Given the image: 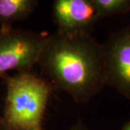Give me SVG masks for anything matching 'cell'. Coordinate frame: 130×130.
Returning a JSON list of instances; mask_svg holds the SVG:
<instances>
[{
    "label": "cell",
    "instance_id": "2",
    "mask_svg": "<svg viewBox=\"0 0 130 130\" xmlns=\"http://www.w3.org/2000/svg\"><path fill=\"white\" fill-rule=\"evenodd\" d=\"M3 116L11 130H44L43 119L53 86L30 72L7 74Z\"/></svg>",
    "mask_w": 130,
    "mask_h": 130
},
{
    "label": "cell",
    "instance_id": "5",
    "mask_svg": "<svg viewBox=\"0 0 130 130\" xmlns=\"http://www.w3.org/2000/svg\"><path fill=\"white\" fill-rule=\"evenodd\" d=\"M58 32L91 33L99 20L90 0H56L52 7Z\"/></svg>",
    "mask_w": 130,
    "mask_h": 130
},
{
    "label": "cell",
    "instance_id": "4",
    "mask_svg": "<svg viewBox=\"0 0 130 130\" xmlns=\"http://www.w3.org/2000/svg\"><path fill=\"white\" fill-rule=\"evenodd\" d=\"M102 50L106 85L130 99V25L111 33Z\"/></svg>",
    "mask_w": 130,
    "mask_h": 130
},
{
    "label": "cell",
    "instance_id": "7",
    "mask_svg": "<svg viewBox=\"0 0 130 130\" xmlns=\"http://www.w3.org/2000/svg\"><path fill=\"white\" fill-rule=\"evenodd\" d=\"M98 19L130 12V0H90Z\"/></svg>",
    "mask_w": 130,
    "mask_h": 130
},
{
    "label": "cell",
    "instance_id": "6",
    "mask_svg": "<svg viewBox=\"0 0 130 130\" xmlns=\"http://www.w3.org/2000/svg\"><path fill=\"white\" fill-rule=\"evenodd\" d=\"M38 5L37 0H0V29L14 28V23L30 17Z\"/></svg>",
    "mask_w": 130,
    "mask_h": 130
},
{
    "label": "cell",
    "instance_id": "10",
    "mask_svg": "<svg viewBox=\"0 0 130 130\" xmlns=\"http://www.w3.org/2000/svg\"><path fill=\"white\" fill-rule=\"evenodd\" d=\"M120 130H130V119L127 122H126Z\"/></svg>",
    "mask_w": 130,
    "mask_h": 130
},
{
    "label": "cell",
    "instance_id": "9",
    "mask_svg": "<svg viewBox=\"0 0 130 130\" xmlns=\"http://www.w3.org/2000/svg\"><path fill=\"white\" fill-rule=\"evenodd\" d=\"M0 130H11L5 124V122L2 117H0Z\"/></svg>",
    "mask_w": 130,
    "mask_h": 130
},
{
    "label": "cell",
    "instance_id": "3",
    "mask_svg": "<svg viewBox=\"0 0 130 130\" xmlns=\"http://www.w3.org/2000/svg\"><path fill=\"white\" fill-rule=\"evenodd\" d=\"M48 36L14 28L0 29V78L13 70L30 72L38 65Z\"/></svg>",
    "mask_w": 130,
    "mask_h": 130
},
{
    "label": "cell",
    "instance_id": "1",
    "mask_svg": "<svg viewBox=\"0 0 130 130\" xmlns=\"http://www.w3.org/2000/svg\"><path fill=\"white\" fill-rule=\"evenodd\" d=\"M38 65L53 88L85 103L106 85L102 44L89 32L48 35Z\"/></svg>",
    "mask_w": 130,
    "mask_h": 130
},
{
    "label": "cell",
    "instance_id": "8",
    "mask_svg": "<svg viewBox=\"0 0 130 130\" xmlns=\"http://www.w3.org/2000/svg\"><path fill=\"white\" fill-rule=\"evenodd\" d=\"M68 130H90L81 119L77 121L74 125L72 126Z\"/></svg>",
    "mask_w": 130,
    "mask_h": 130
}]
</instances>
